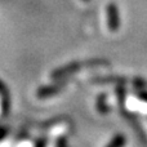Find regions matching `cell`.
I'll use <instances>...</instances> for the list:
<instances>
[{"label":"cell","instance_id":"1","mask_svg":"<svg viewBox=\"0 0 147 147\" xmlns=\"http://www.w3.org/2000/svg\"><path fill=\"white\" fill-rule=\"evenodd\" d=\"M107 16H109V25L112 30L117 27V10L115 8V5H110L107 9Z\"/></svg>","mask_w":147,"mask_h":147}]
</instances>
